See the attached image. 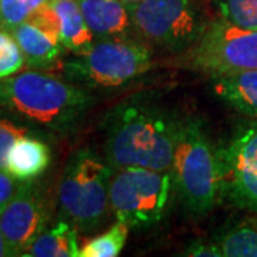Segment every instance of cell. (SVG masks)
<instances>
[{"mask_svg":"<svg viewBox=\"0 0 257 257\" xmlns=\"http://www.w3.org/2000/svg\"><path fill=\"white\" fill-rule=\"evenodd\" d=\"M123 2H124V3H127L128 6H130V5H135V3H138V2H140V0H123Z\"/></svg>","mask_w":257,"mask_h":257,"instance_id":"cell-27","label":"cell"},{"mask_svg":"<svg viewBox=\"0 0 257 257\" xmlns=\"http://www.w3.org/2000/svg\"><path fill=\"white\" fill-rule=\"evenodd\" d=\"M221 256L226 257H257V226L241 223L227 230L217 240Z\"/></svg>","mask_w":257,"mask_h":257,"instance_id":"cell-17","label":"cell"},{"mask_svg":"<svg viewBox=\"0 0 257 257\" xmlns=\"http://www.w3.org/2000/svg\"><path fill=\"white\" fill-rule=\"evenodd\" d=\"M20 180L9 173L6 169H0V213L18 193Z\"/></svg>","mask_w":257,"mask_h":257,"instance_id":"cell-23","label":"cell"},{"mask_svg":"<svg viewBox=\"0 0 257 257\" xmlns=\"http://www.w3.org/2000/svg\"><path fill=\"white\" fill-rule=\"evenodd\" d=\"M109 189L110 209L128 229L153 226L163 219L173 177L147 167L114 169Z\"/></svg>","mask_w":257,"mask_h":257,"instance_id":"cell-5","label":"cell"},{"mask_svg":"<svg viewBox=\"0 0 257 257\" xmlns=\"http://www.w3.org/2000/svg\"><path fill=\"white\" fill-rule=\"evenodd\" d=\"M9 32L30 67H47L62 53L57 19L49 3Z\"/></svg>","mask_w":257,"mask_h":257,"instance_id":"cell-11","label":"cell"},{"mask_svg":"<svg viewBox=\"0 0 257 257\" xmlns=\"http://www.w3.org/2000/svg\"><path fill=\"white\" fill-rule=\"evenodd\" d=\"M189 64L213 76L257 69V30L227 20L209 23L187 53Z\"/></svg>","mask_w":257,"mask_h":257,"instance_id":"cell-8","label":"cell"},{"mask_svg":"<svg viewBox=\"0 0 257 257\" xmlns=\"http://www.w3.org/2000/svg\"><path fill=\"white\" fill-rule=\"evenodd\" d=\"M49 210L42 192L32 180L22 182L18 193L0 213V230L13 256H23L45 231Z\"/></svg>","mask_w":257,"mask_h":257,"instance_id":"cell-10","label":"cell"},{"mask_svg":"<svg viewBox=\"0 0 257 257\" xmlns=\"http://www.w3.org/2000/svg\"><path fill=\"white\" fill-rule=\"evenodd\" d=\"M170 172L186 210L204 216L214 207L220 197L219 150L213 146L200 120L180 121Z\"/></svg>","mask_w":257,"mask_h":257,"instance_id":"cell-3","label":"cell"},{"mask_svg":"<svg viewBox=\"0 0 257 257\" xmlns=\"http://www.w3.org/2000/svg\"><path fill=\"white\" fill-rule=\"evenodd\" d=\"M182 119L145 97L121 101L104 120V150L113 169L170 172Z\"/></svg>","mask_w":257,"mask_h":257,"instance_id":"cell-1","label":"cell"},{"mask_svg":"<svg viewBox=\"0 0 257 257\" xmlns=\"http://www.w3.org/2000/svg\"><path fill=\"white\" fill-rule=\"evenodd\" d=\"M219 150L220 196L257 213V121L239 127Z\"/></svg>","mask_w":257,"mask_h":257,"instance_id":"cell-9","label":"cell"},{"mask_svg":"<svg viewBox=\"0 0 257 257\" xmlns=\"http://www.w3.org/2000/svg\"><path fill=\"white\" fill-rule=\"evenodd\" d=\"M92 101L82 87L39 70L0 79V107L55 130L73 126Z\"/></svg>","mask_w":257,"mask_h":257,"instance_id":"cell-2","label":"cell"},{"mask_svg":"<svg viewBox=\"0 0 257 257\" xmlns=\"http://www.w3.org/2000/svg\"><path fill=\"white\" fill-rule=\"evenodd\" d=\"M59 26V36L66 49L79 55L96 42V37L83 18L77 0H50Z\"/></svg>","mask_w":257,"mask_h":257,"instance_id":"cell-14","label":"cell"},{"mask_svg":"<svg viewBox=\"0 0 257 257\" xmlns=\"http://www.w3.org/2000/svg\"><path fill=\"white\" fill-rule=\"evenodd\" d=\"M214 92L233 109L257 119V69L213 76Z\"/></svg>","mask_w":257,"mask_h":257,"instance_id":"cell-13","label":"cell"},{"mask_svg":"<svg viewBox=\"0 0 257 257\" xmlns=\"http://www.w3.org/2000/svg\"><path fill=\"white\" fill-rule=\"evenodd\" d=\"M113 172L90 150L77 152L67 163L57 196L63 214L77 229L90 231L104 220L110 207Z\"/></svg>","mask_w":257,"mask_h":257,"instance_id":"cell-4","label":"cell"},{"mask_svg":"<svg viewBox=\"0 0 257 257\" xmlns=\"http://www.w3.org/2000/svg\"><path fill=\"white\" fill-rule=\"evenodd\" d=\"M50 0H0L2 28L10 30L32 18Z\"/></svg>","mask_w":257,"mask_h":257,"instance_id":"cell-20","label":"cell"},{"mask_svg":"<svg viewBox=\"0 0 257 257\" xmlns=\"http://www.w3.org/2000/svg\"><path fill=\"white\" fill-rule=\"evenodd\" d=\"M50 163V150L42 140L28 135L16 140L8 153L6 170L20 182L36 179Z\"/></svg>","mask_w":257,"mask_h":257,"instance_id":"cell-15","label":"cell"},{"mask_svg":"<svg viewBox=\"0 0 257 257\" xmlns=\"http://www.w3.org/2000/svg\"><path fill=\"white\" fill-rule=\"evenodd\" d=\"M221 18L236 26L257 30V0H216Z\"/></svg>","mask_w":257,"mask_h":257,"instance_id":"cell-19","label":"cell"},{"mask_svg":"<svg viewBox=\"0 0 257 257\" xmlns=\"http://www.w3.org/2000/svg\"><path fill=\"white\" fill-rule=\"evenodd\" d=\"M128 8L139 36L172 52L193 46L207 26L192 0H140Z\"/></svg>","mask_w":257,"mask_h":257,"instance_id":"cell-7","label":"cell"},{"mask_svg":"<svg viewBox=\"0 0 257 257\" xmlns=\"http://www.w3.org/2000/svg\"><path fill=\"white\" fill-rule=\"evenodd\" d=\"M128 236V226L116 223L109 231L87 241L82 248L79 257H116L123 250Z\"/></svg>","mask_w":257,"mask_h":257,"instance_id":"cell-18","label":"cell"},{"mask_svg":"<svg viewBox=\"0 0 257 257\" xmlns=\"http://www.w3.org/2000/svg\"><path fill=\"white\" fill-rule=\"evenodd\" d=\"M186 256H207V257H217L221 256L220 248L217 247L216 243H193L190 247L186 250Z\"/></svg>","mask_w":257,"mask_h":257,"instance_id":"cell-24","label":"cell"},{"mask_svg":"<svg viewBox=\"0 0 257 257\" xmlns=\"http://www.w3.org/2000/svg\"><path fill=\"white\" fill-rule=\"evenodd\" d=\"M0 28H2V22H0Z\"/></svg>","mask_w":257,"mask_h":257,"instance_id":"cell-28","label":"cell"},{"mask_svg":"<svg viewBox=\"0 0 257 257\" xmlns=\"http://www.w3.org/2000/svg\"><path fill=\"white\" fill-rule=\"evenodd\" d=\"M28 128L15 124L13 121L0 117V169H6L8 153L16 140L28 135Z\"/></svg>","mask_w":257,"mask_h":257,"instance_id":"cell-22","label":"cell"},{"mask_svg":"<svg viewBox=\"0 0 257 257\" xmlns=\"http://www.w3.org/2000/svg\"><path fill=\"white\" fill-rule=\"evenodd\" d=\"M6 256H13V253L10 251L9 246H8L6 240L3 237V233H2V230H0V257Z\"/></svg>","mask_w":257,"mask_h":257,"instance_id":"cell-25","label":"cell"},{"mask_svg":"<svg viewBox=\"0 0 257 257\" xmlns=\"http://www.w3.org/2000/svg\"><path fill=\"white\" fill-rule=\"evenodd\" d=\"M83 18L96 39L123 36L132 28V15L123 0H77Z\"/></svg>","mask_w":257,"mask_h":257,"instance_id":"cell-12","label":"cell"},{"mask_svg":"<svg viewBox=\"0 0 257 257\" xmlns=\"http://www.w3.org/2000/svg\"><path fill=\"white\" fill-rule=\"evenodd\" d=\"M80 247L77 233L72 224L60 221L55 227L43 231L23 256L30 257H79Z\"/></svg>","mask_w":257,"mask_h":257,"instance_id":"cell-16","label":"cell"},{"mask_svg":"<svg viewBox=\"0 0 257 257\" xmlns=\"http://www.w3.org/2000/svg\"><path fill=\"white\" fill-rule=\"evenodd\" d=\"M25 63H26L25 56L16 43L15 37H12L9 42L0 49V79L18 73Z\"/></svg>","mask_w":257,"mask_h":257,"instance_id":"cell-21","label":"cell"},{"mask_svg":"<svg viewBox=\"0 0 257 257\" xmlns=\"http://www.w3.org/2000/svg\"><path fill=\"white\" fill-rule=\"evenodd\" d=\"M12 37L13 36H12V33H10L9 30H6V29L3 28L0 29V49L8 43Z\"/></svg>","mask_w":257,"mask_h":257,"instance_id":"cell-26","label":"cell"},{"mask_svg":"<svg viewBox=\"0 0 257 257\" xmlns=\"http://www.w3.org/2000/svg\"><path fill=\"white\" fill-rule=\"evenodd\" d=\"M152 52L123 36L97 39L86 52L66 63L76 82L94 87H120L150 69Z\"/></svg>","mask_w":257,"mask_h":257,"instance_id":"cell-6","label":"cell"}]
</instances>
